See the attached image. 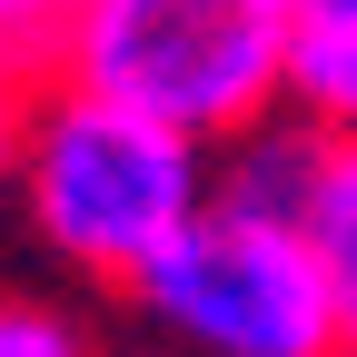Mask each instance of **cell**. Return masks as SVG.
Here are the masks:
<instances>
[{"mask_svg": "<svg viewBox=\"0 0 357 357\" xmlns=\"http://www.w3.org/2000/svg\"><path fill=\"white\" fill-rule=\"evenodd\" d=\"M288 109L318 119L328 139H357V0H328V10L298 20V50H288Z\"/></svg>", "mask_w": 357, "mask_h": 357, "instance_id": "obj_5", "label": "cell"}, {"mask_svg": "<svg viewBox=\"0 0 357 357\" xmlns=\"http://www.w3.org/2000/svg\"><path fill=\"white\" fill-rule=\"evenodd\" d=\"M79 10L89 0H0V60H20V70L50 79L60 50H70V30H79Z\"/></svg>", "mask_w": 357, "mask_h": 357, "instance_id": "obj_7", "label": "cell"}, {"mask_svg": "<svg viewBox=\"0 0 357 357\" xmlns=\"http://www.w3.org/2000/svg\"><path fill=\"white\" fill-rule=\"evenodd\" d=\"M288 0H89L50 79L119 100L199 149H229L288 109Z\"/></svg>", "mask_w": 357, "mask_h": 357, "instance_id": "obj_2", "label": "cell"}, {"mask_svg": "<svg viewBox=\"0 0 357 357\" xmlns=\"http://www.w3.org/2000/svg\"><path fill=\"white\" fill-rule=\"evenodd\" d=\"M0 357H100V337L50 298H0Z\"/></svg>", "mask_w": 357, "mask_h": 357, "instance_id": "obj_8", "label": "cell"}, {"mask_svg": "<svg viewBox=\"0 0 357 357\" xmlns=\"http://www.w3.org/2000/svg\"><path fill=\"white\" fill-rule=\"evenodd\" d=\"M10 199H20V218L40 229L50 258H70L79 278L139 288L218 208V149L178 139V129L119 109V100H89L70 79H40Z\"/></svg>", "mask_w": 357, "mask_h": 357, "instance_id": "obj_1", "label": "cell"}, {"mask_svg": "<svg viewBox=\"0 0 357 357\" xmlns=\"http://www.w3.org/2000/svg\"><path fill=\"white\" fill-rule=\"evenodd\" d=\"M288 10H298V20H307V10H328V0H288Z\"/></svg>", "mask_w": 357, "mask_h": 357, "instance_id": "obj_10", "label": "cell"}, {"mask_svg": "<svg viewBox=\"0 0 357 357\" xmlns=\"http://www.w3.org/2000/svg\"><path fill=\"white\" fill-rule=\"evenodd\" d=\"M30 109H40V70H20V60H0V189H10V169H20V139H30Z\"/></svg>", "mask_w": 357, "mask_h": 357, "instance_id": "obj_9", "label": "cell"}, {"mask_svg": "<svg viewBox=\"0 0 357 357\" xmlns=\"http://www.w3.org/2000/svg\"><path fill=\"white\" fill-rule=\"evenodd\" d=\"M328 159H337L328 129L278 109V119H258L248 139L218 149V208L258 218V229H307V208H318V189H328Z\"/></svg>", "mask_w": 357, "mask_h": 357, "instance_id": "obj_4", "label": "cell"}, {"mask_svg": "<svg viewBox=\"0 0 357 357\" xmlns=\"http://www.w3.org/2000/svg\"><path fill=\"white\" fill-rule=\"evenodd\" d=\"M129 307L178 357H347L307 229H258V218H229V208H208L129 288Z\"/></svg>", "mask_w": 357, "mask_h": 357, "instance_id": "obj_3", "label": "cell"}, {"mask_svg": "<svg viewBox=\"0 0 357 357\" xmlns=\"http://www.w3.org/2000/svg\"><path fill=\"white\" fill-rule=\"evenodd\" d=\"M307 248H318L328 298H337V347L357 357V139H337V159H328V189L307 208Z\"/></svg>", "mask_w": 357, "mask_h": 357, "instance_id": "obj_6", "label": "cell"}]
</instances>
